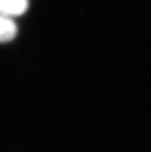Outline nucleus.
Masks as SVG:
<instances>
[{
    "label": "nucleus",
    "instance_id": "nucleus-1",
    "mask_svg": "<svg viewBox=\"0 0 151 152\" xmlns=\"http://www.w3.org/2000/svg\"><path fill=\"white\" fill-rule=\"evenodd\" d=\"M18 33V27L14 19L0 13V43H6L14 39Z\"/></svg>",
    "mask_w": 151,
    "mask_h": 152
},
{
    "label": "nucleus",
    "instance_id": "nucleus-2",
    "mask_svg": "<svg viewBox=\"0 0 151 152\" xmlns=\"http://www.w3.org/2000/svg\"><path fill=\"white\" fill-rule=\"evenodd\" d=\"M28 7V0H0V13L12 18L24 14Z\"/></svg>",
    "mask_w": 151,
    "mask_h": 152
}]
</instances>
